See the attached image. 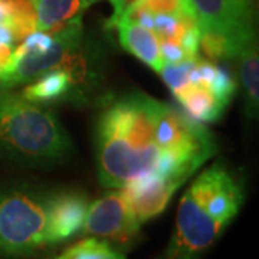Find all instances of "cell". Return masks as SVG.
I'll list each match as a JSON object with an SVG mask.
<instances>
[{
    "label": "cell",
    "instance_id": "1",
    "mask_svg": "<svg viewBox=\"0 0 259 259\" xmlns=\"http://www.w3.org/2000/svg\"><path fill=\"white\" fill-rule=\"evenodd\" d=\"M218 150L199 121L147 94L122 95L100 115L95 130L98 180L124 189L154 173L187 180Z\"/></svg>",
    "mask_w": 259,
    "mask_h": 259
},
{
    "label": "cell",
    "instance_id": "9",
    "mask_svg": "<svg viewBox=\"0 0 259 259\" xmlns=\"http://www.w3.org/2000/svg\"><path fill=\"white\" fill-rule=\"evenodd\" d=\"M183 183L185 180L180 177L154 173L124 187L122 190L128 199L137 222L143 225L166 209L170 199Z\"/></svg>",
    "mask_w": 259,
    "mask_h": 259
},
{
    "label": "cell",
    "instance_id": "8",
    "mask_svg": "<svg viewBox=\"0 0 259 259\" xmlns=\"http://www.w3.org/2000/svg\"><path fill=\"white\" fill-rule=\"evenodd\" d=\"M140 226L124 190L114 189L88 204L82 232L108 243L127 245L137 236Z\"/></svg>",
    "mask_w": 259,
    "mask_h": 259
},
{
    "label": "cell",
    "instance_id": "4",
    "mask_svg": "<svg viewBox=\"0 0 259 259\" xmlns=\"http://www.w3.org/2000/svg\"><path fill=\"white\" fill-rule=\"evenodd\" d=\"M52 192L0 186V255L30 256L51 246Z\"/></svg>",
    "mask_w": 259,
    "mask_h": 259
},
{
    "label": "cell",
    "instance_id": "2",
    "mask_svg": "<svg viewBox=\"0 0 259 259\" xmlns=\"http://www.w3.org/2000/svg\"><path fill=\"white\" fill-rule=\"evenodd\" d=\"M243 203L239 179L221 163L206 168L183 194L164 259H197L221 238Z\"/></svg>",
    "mask_w": 259,
    "mask_h": 259
},
{
    "label": "cell",
    "instance_id": "16",
    "mask_svg": "<svg viewBox=\"0 0 259 259\" xmlns=\"http://www.w3.org/2000/svg\"><path fill=\"white\" fill-rule=\"evenodd\" d=\"M16 39L13 36L12 30L5 25H0V71L9 61L10 55L15 49Z\"/></svg>",
    "mask_w": 259,
    "mask_h": 259
},
{
    "label": "cell",
    "instance_id": "6",
    "mask_svg": "<svg viewBox=\"0 0 259 259\" xmlns=\"http://www.w3.org/2000/svg\"><path fill=\"white\" fill-rule=\"evenodd\" d=\"M255 0H192L200 30L199 49L210 61L236 59L256 44L253 26Z\"/></svg>",
    "mask_w": 259,
    "mask_h": 259
},
{
    "label": "cell",
    "instance_id": "15",
    "mask_svg": "<svg viewBox=\"0 0 259 259\" xmlns=\"http://www.w3.org/2000/svg\"><path fill=\"white\" fill-rule=\"evenodd\" d=\"M54 259H125V256L108 242L93 236L78 242Z\"/></svg>",
    "mask_w": 259,
    "mask_h": 259
},
{
    "label": "cell",
    "instance_id": "18",
    "mask_svg": "<svg viewBox=\"0 0 259 259\" xmlns=\"http://www.w3.org/2000/svg\"><path fill=\"white\" fill-rule=\"evenodd\" d=\"M6 23H8V9H6L5 2L0 0V25L6 26Z\"/></svg>",
    "mask_w": 259,
    "mask_h": 259
},
{
    "label": "cell",
    "instance_id": "12",
    "mask_svg": "<svg viewBox=\"0 0 259 259\" xmlns=\"http://www.w3.org/2000/svg\"><path fill=\"white\" fill-rule=\"evenodd\" d=\"M114 28L118 30V40L127 52L139 58L156 72L161 71L164 59L161 55L160 40L151 29L127 19L118 20Z\"/></svg>",
    "mask_w": 259,
    "mask_h": 259
},
{
    "label": "cell",
    "instance_id": "3",
    "mask_svg": "<svg viewBox=\"0 0 259 259\" xmlns=\"http://www.w3.org/2000/svg\"><path fill=\"white\" fill-rule=\"evenodd\" d=\"M0 150L25 166H49L69 156L72 143L52 110L22 94L0 91Z\"/></svg>",
    "mask_w": 259,
    "mask_h": 259
},
{
    "label": "cell",
    "instance_id": "7",
    "mask_svg": "<svg viewBox=\"0 0 259 259\" xmlns=\"http://www.w3.org/2000/svg\"><path fill=\"white\" fill-rule=\"evenodd\" d=\"M236 93V83L222 66L199 56L190 61L187 81L176 94L186 114L196 121L214 122Z\"/></svg>",
    "mask_w": 259,
    "mask_h": 259
},
{
    "label": "cell",
    "instance_id": "13",
    "mask_svg": "<svg viewBox=\"0 0 259 259\" xmlns=\"http://www.w3.org/2000/svg\"><path fill=\"white\" fill-rule=\"evenodd\" d=\"M36 30L52 32L82 15L100 0H33Z\"/></svg>",
    "mask_w": 259,
    "mask_h": 259
},
{
    "label": "cell",
    "instance_id": "5",
    "mask_svg": "<svg viewBox=\"0 0 259 259\" xmlns=\"http://www.w3.org/2000/svg\"><path fill=\"white\" fill-rule=\"evenodd\" d=\"M82 19L52 32L35 30L15 47L0 71V90L28 85L52 69L68 66L82 49Z\"/></svg>",
    "mask_w": 259,
    "mask_h": 259
},
{
    "label": "cell",
    "instance_id": "17",
    "mask_svg": "<svg viewBox=\"0 0 259 259\" xmlns=\"http://www.w3.org/2000/svg\"><path fill=\"white\" fill-rule=\"evenodd\" d=\"M137 2L140 0H110L112 6V16L108 20V28H114L115 22L121 18V15Z\"/></svg>",
    "mask_w": 259,
    "mask_h": 259
},
{
    "label": "cell",
    "instance_id": "14",
    "mask_svg": "<svg viewBox=\"0 0 259 259\" xmlns=\"http://www.w3.org/2000/svg\"><path fill=\"white\" fill-rule=\"evenodd\" d=\"M236 59L239 62L242 90H243L245 105H246L245 110L250 118H255L259 110L258 44H252L246 49H243Z\"/></svg>",
    "mask_w": 259,
    "mask_h": 259
},
{
    "label": "cell",
    "instance_id": "11",
    "mask_svg": "<svg viewBox=\"0 0 259 259\" xmlns=\"http://www.w3.org/2000/svg\"><path fill=\"white\" fill-rule=\"evenodd\" d=\"M81 72H85L82 62L52 69L28 83L22 95L39 104L68 101L75 95L76 87L81 85Z\"/></svg>",
    "mask_w": 259,
    "mask_h": 259
},
{
    "label": "cell",
    "instance_id": "10",
    "mask_svg": "<svg viewBox=\"0 0 259 259\" xmlns=\"http://www.w3.org/2000/svg\"><path fill=\"white\" fill-rule=\"evenodd\" d=\"M88 209L87 196L75 190H59L52 192L51 204V246L62 243L83 229L85 214Z\"/></svg>",
    "mask_w": 259,
    "mask_h": 259
}]
</instances>
